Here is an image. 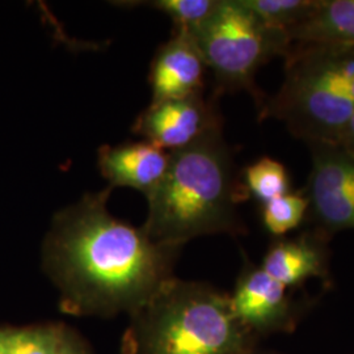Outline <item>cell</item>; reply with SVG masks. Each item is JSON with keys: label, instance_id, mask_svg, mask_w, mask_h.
Masks as SVG:
<instances>
[{"label": "cell", "instance_id": "ba28073f", "mask_svg": "<svg viewBox=\"0 0 354 354\" xmlns=\"http://www.w3.org/2000/svg\"><path fill=\"white\" fill-rule=\"evenodd\" d=\"M230 301L234 314L254 336L291 329L294 313L288 288L261 266L244 268Z\"/></svg>", "mask_w": 354, "mask_h": 354}, {"label": "cell", "instance_id": "5bb4252c", "mask_svg": "<svg viewBox=\"0 0 354 354\" xmlns=\"http://www.w3.org/2000/svg\"><path fill=\"white\" fill-rule=\"evenodd\" d=\"M241 4L266 26L288 33L304 23L320 0H241Z\"/></svg>", "mask_w": 354, "mask_h": 354}, {"label": "cell", "instance_id": "7c38bea8", "mask_svg": "<svg viewBox=\"0 0 354 354\" xmlns=\"http://www.w3.org/2000/svg\"><path fill=\"white\" fill-rule=\"evenodd\" d=\"M286 36L290 44L354 46V0H320L317 10Z\"/></svg>", "mask_w": 354, "mask_h": 354}, {"label": "cell", "instance_id": "5b68a950", "mask_svg": "<svg viewBox=\"0 0 354 354\" xmlns=\"http://www.w3.org/2000/svg\"><path fill=\"white\" fill-rule=\"evenodd\" d=\"M192 38L206 68L214 76L215 92H248L261 106L266 96L256 87L257 71L290 46L285 32L263 24L241 0H218L213 13Z\"/></svg>", "mask_w": 354, "mask_h": 354}, {"label": "cell", "instance_id": "8fae6325", "mask_svg": "<svg viewBox=\"0 0 354 354\" xmlns=\"http://www.w3.org/2000/svg\"><path fill=\"white\" fill-rule=\"evenodd\" d=\"M326 241L314 230L294 239H279L269 247L261 268L288 289L308 279L326 277Z\"/></svg>", "mask_w": 354, "mask_h": 354}, {"label": "cell", "instance_id": "e0dca14e", "mask_svg": "<svg viewBox=\"0 0 354 354\" xmlns=\"http://www.w3.org/2000/svg\"><path fill=\"white\" fill-rule=\"evenodd\" d=\"M149 4L171 17L174 32L192 35L213 13L218 0H158Z\"/></svg>", "mask_w": 354, "mask_h": 354}, {"label": "cell", "instance_id": "9c48e42d", "mask_svg": "<svg viewBox=\"0 0 354 354\" xmlns=\"http://www.w3.org/2000/svg\"><path fill=\"white\" fill-rule=\"evenodd\" d=\"M206 66L193 38L174 32L156 53L150 71L152 102H165L203 93Z\"/></svg>", "mask_w": 354, "mask_h": 354}, {"label": "cell", "instance_id": "3957f363", "mask_svg": "<svg viewBox=\"0 0 354 354\" xmlns=\"http://www.w3.org/2000/svg\"><path fill=\"white\" fill-rule=\"evenodd\" d=\"M256 339L230 294L172 277L129 315L121 354H253Z\"/></svg>", "mask_w": 354, "mask_h": 354}, {"label": "cell", "instance_id": "ffe728a7", "mask_svg": "<svg viewBox=\"0 0 354 354\" xmlns=\"http://www.w3.org/2000/svg\"><path fill=\"white\" fill-rule=\"evenodd\" d=\"M10 342V327L0 326V354H8Z\"/></svg>", "mask_w": 354, "mask_h": 354}, {"label": "cell", "instance_id": "52a82bcc", "mask_svg": "<svg viewBox=\"0 0 354 354\" xmlns=\"http://www.w3.org/2000/svg\"><path fill=\"white\" fill-rule=\"evenodd\" d=\"M222 129L215 99L197 93L184 99L151 102L136 120L133 131L165 151L183 150Z\"/></svg>", "mask_w": 354, "mask_h": 354}, {"label": "cell", "instance_id": "8992f818", "mask_svg": "<svg viewBox=\"0 0 354 354\" xmlns=\"http://www.w3.org/2000/svg\"><path fill=\"white\" fill-rule=\"evenodd\" d=\"M304 196L314 231L329 238L354 230V155L340 145L313 143Z\"/></svg>", "mask_w": 354, "mask_h": 354}, {"label": "cell", "instance_id": "30bf717a", "mask_svg": "<svg viewBox=\"0 0 354 354\" xmlns=\"http://www.w3.org/2000/svg\"><path fill=\"white\" fill-rule=\"evenodd\" d=\"M169 152L151 142L140 140L99 150V168L113 189L127 187L150 196L163 180Z\"/></svg>", "mask_w": 354, "mask_h": 354}, {"label": "cell", "instance_id": "d6986e66", "mask_svg": "<svg viewBox=\"0 0 354 354\" xmlns=\"http://www.w3.org/2000/svg\"><path fill=\"white\" fill-rule=\"evenodd\" d=\"M339 145L354 155V115L342 133Z\"/></svg>", "mask_w": 354, "mask_h": 354}, {"label": "cell", "instance_id": "9a60e30c", "mask_svg": "<svg viewBox=\"0 0 354 354\" xmlns=\"http://www.w3.org/2000/svg\"><path fill=\"white\" fill-rule=\"evenodd\" d=\"M70 329L59 323L10 328L8 354H58Z\"/></svg>", "mask_w": 354, "mask_h": 354}, {"label": "cell", "instance_id": "6da1fadb", "mask_svg": "<svg viewBox=\"0 0 354 354\" xmlns=\"http://www.w3.org/2000/svg\"><path fill=\"white\" fill-rule=\"evenodd\" d=\"M111 192L89 193L59 212L44 241L42 266L67 315H130L175 277L181 250L114 218L106 209Z\"/></svg>", "mask_w": 354, "mask_h": 354}, {"label": "cell", "instance_id": "7a4b0ae2", "mask_svg": "<svg viewBox=\"0 0 354 354\" xmlns=\"http://www.w3.org/2000/svg\"><path fill=\"white\" fill-rule=\"evenodd\" d=\"M247 198L234 172L222 129L183 150L169 152L165 177L147 196L145 231L152 241L181 250L200 236L245 232L238 205Z\"/></svg>", "mask_w": 354, "mask_h": 354}, {"label": "cell", "instance_id": "2e32d148", "mask_svg": "<svg viewBox=\"0 0 354 354\" xmlns=\"http://www.w3.org/2000/svg\"><path fill=\"white\" fill-rule=\"evenodd\" d=\"M308 201L304 192H290L261 206V221L266 231L277 238L301 226L307 216Z\"/></svg>", "mask_w": 354, "mask_h": 354}, {"label": "cell", "instance_id": "4fadbf2b", "mask_svg": "<svg viewBox=\"0 0 354 354\" xmlns=\"http://www.w3.org/2000/svg\"><path fill=\"white\" fill-rule=\"evenodd\" d=\"M243 187L261 205L290 193L289 174L279 160L264 156L243 171Z\"/></svg>", "mask_w": 354, "mask_h": 354}, {"label": "cell", "instance_id": "277c9868", "mask_svg": "<svg viewBox=\"0 0 354 354\" xmlns=\"http://www.w3.org/2000/svg\"><path fill=\"white\" fill-rule=\"evenodd\" d=\"M282 58L283 82L260 120H277L307 146L339 145L354 115V46L290 44Z\"/></svg>", "mask_w": 354, "mask_h": 354}, {"label": "cell", "instance_id": "ac0fdd59", "mask_svg": "<svg viewBox=\"0 0 354 354\" xmlns=\"http://www.w3.org/2000/svg\"><path fill=\"white\" fill-rule=\"evenodd\" d=\"M58 354H92L89 351V345L82 339V336L74 330L70 329L64 345Z\"/></svg>", "mask_w": 354, "mask_h": 354}, {"label": "cell", "instance_id": "44dd1931", "mask_svg": "<svg viewBox=\"0 0 354 354\" xmlns=\"http://www.w3.org/2000/svg\"><path fill=\"white\" fill-rule=\"evenodd\" d=\"M253 354H254V353H253Z\"/></svg>", "mask_w": 354, "mask_h": 354}]
</instances>
